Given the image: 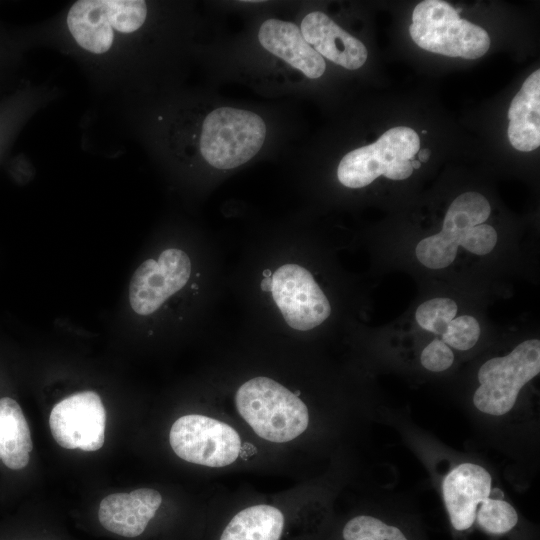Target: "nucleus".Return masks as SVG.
<instances>
[{
	"label": "nucleus",
	"instance_id": "nucleus-4",
	"mask_svg": "<svg viewBox=\"0 0 540 540\" xmlns=\"http://www.w3.org/2000/svg\"><path fill=\"white\" fill-rule=\"evenodd\" d=\"M266 137V125L258 114L233 107H219L205 117L200 152L220 170L236 168L253 158Z\"/></svg>",
	"mask_w": 540,
	"mask_h": 540
},
{
	"label": "nucleus",
	"instance_id": "nucleus-6",
	"mask_svg": "<svg viewBox=\"0 0 540 540\" xmlns=\"http://www.w3.org/2000/svg\"><path fill=\"white\" fill-rule=\"evenodd\" d=\"M540 372V341L526 340L509 354L486 361L478 371L479 387L474 406L492 416L507 414L514 407L520 390Z\"/></svg>",
	"mask_w": 540,
	"mask_h": 540
},
{
	"label": "nucleus",
	"instance_id": "nucleus-2",
	"mask_svg": "<svg viewBox=\"0 0 540 540\" xmlns=\"http://www.w3.org/2000/svg\"><path fill=\"white\" fill-rule=\"evenodd\" d=\"M235 404L252 430L267 441H291L309 424L306 404L282 384L265 376L244 382L236 391Z\"/></svg>",
	"mask_w": 540,
	"mask_h": 540
},
{
	"label": "nucleus",
	"instance_id": "nucleus-14",
	"mask_svg": "<svg viewBox=\"0 0 540 540\" xmlns=\"http://www.w3.org/2000/svg\"><path fill=\"white\" fill-rule=\"evenodd\" d=\"M300 31L305 41L321 57L343 68L355 70L367 60L365 45L323 12L308 13L301 22Z\"/></svg>",
	"mask_w": 540,
	"mask_h": 540
},
{
	"label": "nucleus",
	"instance_id": "nucleus-8",
	"mask_svg": "<svg viewBox=\"0 0 540 540\" xmlns=\"http://www.w3.org/2000/svg\"><path fill=\"white\" fill-rule=\"evenodd\" d=\"M169 442L181 459L214 468L232 464L241 450V439L234 428L200 414L179 417L172 424Z\"/></svg>",
	"mask_w": 540,
	"mask_h": 540
},
{
	"label": "nucleus",
	"instance_id": "nucleus-23",
	"mask_svg": "<svg viewBox=\"0 0 540 540\" xmlns=\"http://www.w3.org/2000/svg\"><path fill=\"white\" fill-rule=\"evenodd\" d=\"M418 153V161H420L421 163L422 162H427L430 158V150L427 149V148H424L420 151L417 152Z\"/></svg>",
	"mask_w": 540,
	"mask_h": 540
},
{
	"label": "nucleus",
	"instance_id": "nucleus-9",
	"mask_svg": "<svg viewBox=\"0 0 540 540\" xmlns=\"http://www.w3.org/2000/svg\"><path fill=\"white\" fill-rule=\"evenodd\" d=\"M271 294L285 322L299 331L322 324L331 313L330 303L304 267L287 263L271 276Z\"/></svg>",
	"mask_w": 540,
	"mask_h": 540
},
{
	"label": "nucleus",
	"instance_id": "nucleus-20",
	"mask_svg": "<svg viewBox=\"0 0 540 540\" xmlns=\"http://www.w3.org/2000/svg\"><path fill=\"white\" fill-rule=\"evenodd\" d=\"M457 304L450 298H433L418 306L415 312L417 323L426 331L443 334L456 317Z\"/></svg>",
	"mask_w": 540,
	"mask_h": 540
},
{
	"label": "nucleus",
	"instance_id": "nucleus-24",
	"mask_svg": "<svg viewBox=\"0 0 540 540\" xmlns=\"http://www.w3.org/2000/svg\"><path fill=\"white\" fill-rule=\"evenodd\" d=\"M261 288L264 291H271V277H265L261 283Z\"/></svg>",
	"mask_w": 540,
	"mask_h": 540
},
{
	"label": "nucleus",
	"instance_id": "nucleus-12",
	"mask_svg": "<svg viewBox=\"0 0 540 540\" xmlns=\"http://www.w3.org/2000/svg\"><path fill=\"white\" fill-rule=\"evenodd\" d=\"M490 473L475 463H461L453 468L442 482L444 505L452 529L469 532L474 524L478 506L490 495Z\"/></svg>",
	"mask_w": 540,
	"mask_h": 540
},
{
	"label": "nucleus",
	"instance_id": "nucleus-19",
	"mask_svg": "<svg viewBox=\"0 0 540 540\" xmlns=\"http://www.w3.org/2000/svg\"><path fill=\"white\" fill-rule=\"evenodd\" d=\"M342 540H412L401 525L382 518L360 514L350 518L342 527Z\"/></svg>",
	"mask_w": 540,
	"mask_h": 540
},
{
	"label": "nucleus",
	"instance_id": "nucleus-18",
	"mask_svg": "<svg viewBox=\"0 0 540 540\" xmlns=\"http://www.w3.org/2000/svg\"><path fill=\"white\" fill-rule=\"evenodd\" d=\"M284 522L283 513L274 506H249L233 516L220 540H279Z\"/></svg>",
	"mask_w": 540,
	"mask_h": 540
},
{
	"label": "nucleus",
	"instance_id": "nucleus-7",
	"mask_svg": "<svg viewBox=\"0 0 540 540\" xmlns=\"http://www.w3.org/2000/svg\"><path fill=\"white\" fill-rule=\"evenodd\" d=\"M147 5L140 0H80L67 15L68 29L83 49L101 54L107 52L115 33L129 34L142 27Z\"/></svg>",
	"mask_w": 540,
	"mask_h": 540
},
{
	"label": "nucleus",
	"instance_id": "nucleus-3",
	"mask_svg": "<svg viewBox=\"0 0 540 540\" xmlns=\"http://www.w3.org/2000/svg\"><path fill=\"white\" fill-rule=\"evenodd\" d=\"M409 33L420 48L448 57L477 59L490 47V37L482 27L460 18L453 6L441 0L416 5Z\"/></svg>",
	"mask_w": 540,
	"mask_h": 540
},
{
	"label": "nucleus",
	"instance_id": "nucleus-22",
	"mask_svg": "<svg viewBox=\"0 0 540 540\" xmlns=\"http://www.w3.org/2000/svg\"><path fill=\"white\" fill-rule=\"evenodd\" d=\"M421 364L432 372H442L451 367L454 354L451 348L440 339L431 341L421 353Z\"/></svg>",
	"mask_w": 540,
	"mask_h": 540
},
{
	"label": "nucleus",
	"instance_id": "nucleus-25",
	"mask_svg": "<svg viewBox=\"0 0 540 540\" xmlns=\"http://www.w3.org/2000/svg\"><path fill=\"white\" fill-rule=\"evenodd\" d=\"M411 165H412L413 170L419 169L421 167V162L415 159L411 161Z\"/></svg>",
	"mask_w": 540,
	"mask_h": 540
},
{
	"label": "nucleus",
	"instance_id": "nucleus-15",
	"mask_svg": "<svg viewBox=\"0 0 540 540\" xmlns=\"http://www.w3.org/2000/svg\"><path fill=\"white\" fill-rule=\"evenodd\" d=\"M258 39L264 49L306 77L316 79L324 74L326 64L323 57L305 41L296 24L268 19L260 26Z\"/></svg>",
	"mask_w": 540,
	"mask_h": 540
},
{
	"label": "nucleus",
	"instance_id": "nucleus-11",
	"mask_svg": "<svg viewBox=\"0 0 540 540\" xmlns=\"http://www.w3.org/2000/svg\"><path fill=\"white\" fill-rule=\"evenodd\" d=\"M190 274V258L177 248L164 250L158 260H145L130 280L131 308L142 316L154 313L170 296L185 286Z\"/></svg>",
	"mask_w": 540,
	"mask_h": 540
},
{
	"label": "nucleus",
	"instance_id": "nucleus-13",
	"mask_svg": "<svg viewBox=\"0 0 540 540\" xmlns=\"http://www.w3.org/2000/svg\"><path fill=\"white\" fill-rule=\"evenodd\" d=\"M161 503V494L151 488L110 494L100 502L99 522L114 534L137 537L145 531Z\"/></svg>",
	"mask_w": 540,
	"mask_h": 540
},
{
	"label": "nucleus",
	"instance_id": "nucleus-16",
	"mask_svg": "<svg viewBox=\"0 0 540 540\" xmlns=\"http://www.w3.org/2000/svg\"><path fill=\"white\" fill-rule=\"evenodd\" d=\"M508 139L519 151L540 145V70L530 74L512 99L508 110Z\"/></svg>",
	"mask_w": 540,
	"mask_h": 540
},
{
	"label": "nucleus",
	"instance_id": "nucleus-10",
	"mask_svg": "<svg viewBox=\"0 0 540 540\" xmlns=\"http://www.w3.org/2000/svg\"><path fill=\"white\" fill-rule=\"evenodd\" d=\"M51 433L66 449L99 450L105 441L106 410L101 397L94 391L74 393L51 410Z\"/></svg>",
	"mask_w": 540,
	"mask_h": 540
},
{
	"label": "nucleus",
	"instance_id": "nucleus-17",
	"mask_svg": "<svg viewBox=\"0 0 540 540\" xmlns=\"http://www.w3.org/2000/svg\"><path fill=\"white\" fill-rule=\"evenodd\" d=\"M33 449L30 429L20 405L10 397L0 399V459L12 470L27 466Z\"/></svg>",
	"mask_w": 540,
	"mask_h": 540
},
{
	"label": "nucleus",
	"instance_id": "nucleus-1",
	"mask_svg": "<svg viewBox=\"0 0 540 540\" xmlns=\"http://www.w3.org/2000/svg\"><path fill=\"white\" fill-rule=\"evenodd\" d=\"M490 212L482 194L459 195L449 206L441 231L417 244V259L430 269H443L455 260L459 246L479 256L490 253L497 243L496 230L484 223Z\"/></svg>",
	"mask_w": 540,
	"mask_h": 540
},
{
	"label": "nucleus",
	"instance_id": "nucleus-26",
	"mask_svg": "<svg viewBox=\"0 0 540 540\" xmlns=\"http://www.w3.org/2000/svg\"><path fill=\"white\" fill-rule=\"evenodd\" d=\"M263 275H264V277H271V272H270V270H265V271L263 272Z\"/></svg>",
	"mask_w": 540,
	"mask_h": 540
},
{
	"label": "nucleus",
	"instance_id": "nucleus-21",
	"mask_svg": "<svg viewBox=\"0 0 540 540\" xmlns=\"http://www.w3.org/2000/svg\"><path fill=\"white\" fill-rule=\"evenodd\" d=\"M478 321L469 315L455 317L442 334V341L449 347L464 351L471 349L480 337Z\"/></svg>",
	"mask_w": 540,
	"mask_h": 540
},
{
	"label": "nucleus",
	"instance_id": "nucleus-5",
	"mask_svg": "<svg viewBox=\"0 0 540 540\" xmlns=\"http://www.w3.org/2000/svg\"><path fill=\"white\" fill-rule=\"evenodd\" d=\"M420 148L418 134L406 126L393 127L374 143L347 153L337 168L340 183L348 188H362L383 175L391 180L411 176V161Z\"/></svg>",
	"mask_w": 540,
	"mask_h": 540
}]
</instances>
